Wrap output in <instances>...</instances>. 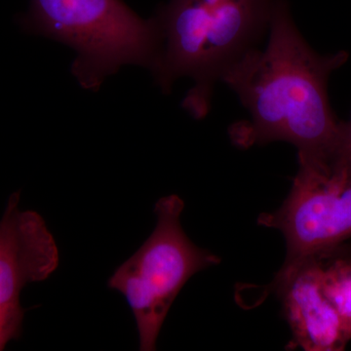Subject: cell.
<instances>
[{"instance_id": "obj_1", "label": "cell", "mask_w": 351, "mask_h": 351, "mask_svg": "<svg viewBox=\"0 0 351 351\" xmlns=\"http://www.w3.org/2000/svg\"><path fill=\"white\" fill-rule=\"evenodd\" d=\"M265 50L247 51L221 80L250 113L230 136L240 147L283 141L294 145L299 162L331 170L341 122L335 117L328 82L348 61L346 51L320 55L298 31L288 2L278 0Z\"/></svg>"}, {"instance_id": "obj_2", "label": "cell", "mask_w": 351, "mask_h": 351, "mask_svg": "<svg viewBox=\"0 0 351 351\" xmlns=\"http://www.w3.org/2000/svg\"><path fill=\"white\" fill-rule=\"evenodd\" d=\"M278 0H169L157 13L161 48L152 68L164 91L178 78L195 82L184 106L209 112L215 82L269 31Z\"/></svg>"}, {"instance_id": "obj_3", "label": "cell", "mask_w": 351, "mask_h": 351, "mask_svg": "<svg viewBox=\"0 0 351 351\" xmlns=\"http://www.w3.org/2000/svg\"><path fill=\"white\" fill-rule=\"evenodd\" d=\"M21 23L75 51L71 71L86 89H98L125 64L152 69L160 53L156 18L138 17L121 0H31Z\"/></svg>"}, {"instance_id": "obj_4", "label": "cell", "mask_w": 351, "mask_h": 351, "mask_svg": "<svg viewBox=\"0 0 351 351\" xmlns=\"http://www.w3.org/2000/svg\"><path fill=\"white\" fill-rule=\"evenodd\" d=\"M184 201L178 195L160 198L151 237L115 270L108 288L125 297L135 317L141 351L156 350V341L168 311L189 279L221 262L199 248L181 225Z\"/></svg>"}, {"instance_id": "obj_5", "label": "cell", "mask_w": 351, "mask_h": 351, "mask_svg": "<svg viewBox=\"0 0 351 351\" xmlns=\"http://www.w3.org/2000/svg\"><path fill=\"white\" fill-rule=\"evenodd\" d=\"M282 206L261 215L258 225L280 230L287 244L281 269L311 258H323L351 239V175L299 163Z\"/></svg>"}, {"instance_id": "obj_6", "label": "cell", "mask_w": 351, "mask_h": 351, "mask_svg": "<svg viewBox=\"0 0 351 351\" xmlns=\"http://www.w3.org/2000/svg\"><path fill=\"white\" fill-rule=\"evenodd\" d=\"M20 193L9 198L0 221V350L20 338L23 288L45 280L59 267L56 241L43 217L19 209Z\"/></svg>"}, {"instance_id": "obj_7", "label": "cell", "mask_w": 351, "mask_h": 351, "mask_svg": "<svg viewBox=\"0 0 351 351\" xmlns=\"http://www.w3.org/2000/svg\"><path fill=\"white\" fill-rule=\"evenodd\" d=\"M274 285L292 331L288 350H346L351 336L323 290L320 258H307L281 269Z\"/></svg>"}, {"instance_id": "obj_8", "label": "cell", "mask_w": 351, "mask_h": 351, "mask_svg": "<svg viewBox=\"0 0 351 351\" xmlns=\"http://www.w3.org/2000/svg\"><path fill=\"white\" fill-rule=\"evenodd\" d=\"M320 258L323 290L351 336V258Z\"/></svg>"}, {"instance_id": "obj_9", "label": "cell", "mask_w": 351, "mask_h": 351, "mask_svg": "<svg viewBox=\"0 0 351 351\" xmlns=\"http://www.w3.org/2000/svg\"><path fill=\"white\" fill-rule=\"evenodd\" d=\"M331 168L345 171L351 175V117L348 121L341 122Z\"/></svg>"}, {"instance_id": "obj_10", "label": "cell", "mask_w": 351, "mask_h": 351, "mask_svg": "<svg viewBox=\"0 0 351 351\" xmlns=\"http://www.w3.org/2000/svg\"><path fill=\"white\" fill-rule=\"evenodd\" d=\"M348 258H351V256H348Z\"/></svg>"}]
</instances>
